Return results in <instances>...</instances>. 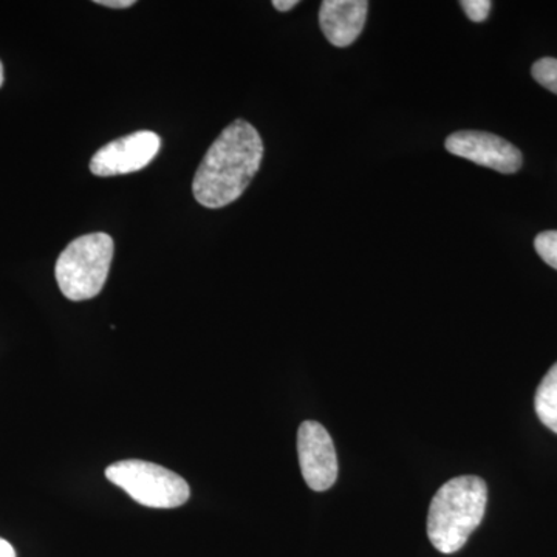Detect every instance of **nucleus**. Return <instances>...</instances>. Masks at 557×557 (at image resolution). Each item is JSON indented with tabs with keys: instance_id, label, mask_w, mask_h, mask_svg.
<instances>
[{
	"instance_id": "obj_4",
	"label": "nucleus",
	"mask_w": 557,
	"mask_h": 557,
	"mask_svg": "<svg viewBox=\"0 0 557 557\" xmlns=\"http://www.w3.org/2000/svg\"><path fill=\"white\" fill-rule=\"evenodd\" d=\"M110 483L148 508H178L189 500L188 482L170 469L145 460H123L106 469Z\"/></svg>"
},
{
	"instance_id": "obj_1",
	"label": "nucleus",
	"mask_w": 557,
	"mask_h": 557,
	"mask_svg": "<svg viewBox=\"0 0 557 557\" xmlns=\"http://www.w3.org/2000/svg\"><path fill=\"white\" fill-rule=\"evenodd\" d=\"M263 143L245 120L231 123L212 143L193 183L194 199L201 207H228L247 190L260 170Z\"/></svg>"
},
{
	"instance_id": "obj_10",
	"label": "nucleus",
	"mask_w": 557,
	"mask_h": 557,
	"mask_svg": "<svg viewBox=\"0 0 557 557\" xmlns=\"http://www.w3.org/2000/svg\"><path fill=\"white\" fill-rule=\"evenodd\" d=\"M531 75L545 89L557 95V60L555 58H542L531 69Z\"/></svg>"
},
{
	"instance_id": "obj_15",
	"label": "nucleus",
	"mask_w": 557,
	"mask_h": 557,
	"mask_svg": "<svg viewBox=\"0 0 557 557\" xmlns=\"http://www.w3.org/2000/svg\"><path fill=\"white\" fill-rule=\"evenodd\" d=\"M0 557H16V552H14L13 545L2 537H0Z\"/></svg>"
},
{
	"instance_id": "obj_14",
	"label": "nucleus",
	"mask_w": 557,
	"mask_h": 557,
	"mask_svg": "<svg viewBox=\"0 0 557 557\" xmlns=\"http://www.w3.org/2000/svg\"><path fill=\"white\" fill-rule=\"evenodd\" d=\"M298 3V0H273L274 9L282 11V13L295 9Z\"/></svg>"
},
{
	"instance_id": "obj_9",
	"label": "nucleus",
	"mask_w": 557,
	"mask_h": 557,
	"mask_svg": "<svg viewBox=\"0 0 557 557\" xmlns=\"http://www.w3.org/2000/svg\"><path fill=\"white\" fill-rule=\"evenodd\" d=\"M534 409L542 424L557 434V362L539 384Z\"/></svg>"
},
{
	"instance_id": "obj_16",
	"label": "nucleus",
	"mask_w": 557,
	"mask_h": 557,
	"mask_svg": "<svg viewBox=\"0 0 557 557\" xmlns=\"http://www.w3.org/2000/svg\"><path fill=\"white\" fill-rule=\"evenodd\" d=\"M3 84V65L2 62H0V87H2Z\"/></svg>"
},
{
	"instance_id": "obj_8",
	"label": "nucleus",
	"mask_w": 557,
	"mask_h": 557,
	"mask_svg": "<svg viewBox=\"0 0 557 557\" xmlns=\"http://www.w3.org/2000/svg\"><path fill=\"white\" fill-rule=\"evenodd\" d=\"M368 11L366 0H324L319 10V25L332 46L348 47L361 35Z\"/></svg>"
},
{
	"instance_id": "obj_5",
	"label": "nucleus",
	"mask_w": 557,
	"mask_h": 557,
	"mask_svg": "<svg viewBox=\"0 0 557 557\" xmlns=\"http://www.w3.org/2000/svg\"><path fill=\"white\" fill-rule=\"evenodd\" d=\"M161 139L156 132L139 131L102 146L90 160L91 174L116 177L145 170L160 152Z\"/></svg>"
},
{
	"instance_id": "obj_13",
	"label": "nucleus",
	"mask_w": 557,
	"mask_h": 557,
	"mask_svg": "<svg viewBox=\"0 0 557 557\" xmlns=\"http://www.w3.org/2000/svg\"><path fill=\"white\" fill-rule=\"evenodd\" d=\"M95 3L109 9H131L135 5L134 0H95Z\"/></svg>"
},
{
	"instance_id": "obj_11",
	"label": "nucleus",
	"mask_w": 557,
	"mask_h": 557,
	"mask_svg": "<svg viewBox=\"0 0 557 557\" xmlns=\"http://www.w3.org/2000/svg\"><path fill=\"white\" fill-rule=\"evenodd\" d=\"M537 255L552 269L557 270V231H545L534 240Z\"/></svg>"
},
{
	"instance_id": "obj_6",
	"label": "nucleus",
	"mask_w": 557,
	"mask_h": 557,
	"mask_svg": "<svg viewBox=\"0 0 557 557\" xmlns=\"http://www.w3.org/2000/svg\"><path fill=\"white\" fill-rule=\"evenodd\" d=\"M300 471L310 490L322 493L338 479V457L327 429L318 421H304L298 431Z\"/></svg>"
},
{
	"instance_id": "obj_2",
	"label": "nucleus",
	"mask_w": 557,
	"mask_h": 557,
	"mask_svg": "<svg viewBox=\"0 0 557 557\" xmlns=\"http://www.w3.org/2000/svg\"><path fill=\"white\" fill-rule=\"evenodd\" d=\"M487 486L478 475L450 479L432 497L428 536L443 555L460 552L485 518Z\"/></svg>"
},
{
	"instance_id": "obj_12",
	"label": "nucleus",
	"mask_w": 557,
	"mask_h": 557,
	"mask_svg": "<svg viewBox=\"0 0 557 557\" xmlns=\"http://www.w3.org/2000/svg\"><path fill=\"white\" fill-rule=\"evenodd\" d=\"M461 9L465 10L467 16L472 22H483L490 16L491 7L493 3L490 0H463L460 2Z\"/></svg>"
},
{
	"instance_id": "obj_3",
	"label": "nucleus",
	"mask_w": 557,
	"mask_h": 557,
	"mask_svg": "<svg viewBox=\"0 0 557 557\" xmlns=\"http://www.w3.org/2000/svg\"><path fill=\"white\" fill-rule=\"evenodd\" d=\"M112 259L113 240L109 234H87L70 242L54 269L62 295L75 302L100 295Z\"/></svg>"
},
{
	"instance_id": "obj_7",
	"label": "nucleus",
	"mask_w": 557,
	"mask_h": 557,
	"mask_svg": "<svg viewBox=\"0 0 557 557\" xmlns=\"http://www.w3.org/2000/svg\"><path fill=\"white\" fill-rule=\"evenodd\" d=\"M445 146L454 156L502 174H515L522 166V152L507 139L487 132H456L446 139Z\"/></svg>"
}]
</instances>
